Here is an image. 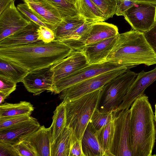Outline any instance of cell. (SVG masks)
Returning a JSON list of instances; mask_svg holds the SVG:
<instances>
[{
	"label": "cell",
	"instance_id": "4fadbf2b",
	"mask_svg": "<svg viewBox=\"0 0 156 156\" xmlns=\"http://www.w3.org/2000/svg\"><path fill=\"white\" fill-rule=\"evenodd\" d=\"M29 8L52 30L62 20L56 8L47 0H23Z\"/></svg>",
	"mask_w": 156,
	"mask_h": 156
},
{
	"label": "cell",
	"instance_id": "83f0119b",
	"mask_svg": "<svg viewBox=\"0 0 156 156\" xmlns=\"http://www.w3.org/2000/svg\"><path fill=\"white\" fill-rule=\"evenodd\" d=\"M114 121L108 123L96 131L99 142L108 156H112L110 152L114 132Z\"/></svg>",
	"mask_w": 156,
	"mask_h": 156
},
{
	"label": "cell",
	"instance_id": "3957f363",
	"mask_svg": "<svg viewBox=\"0 0 156 156\" xmlns=\"http://www.w3.org/2000/svg\"><path fill=\"white\" fill-rule=\"evenodd\" d=\"M107 61L122 65L129 69L140 64H156V55L142 32L131 30L118 35Z\"/></svg>",
	"mask_w": 156,
	"mask_h": 156
},
{
	"label": "cell",
	"instance_id": "60d3db41",
	"mask_svg": "<svg viewBox=\"0 0 156 156\" xmlns=\"http://www.w3.org/2000/svg\"><path fill=\"white\" fill-rule=\"evenodd\" d=\"M13 0H0V14L2 13Z\"/></svg>",
	"mask_w": 156,
	"mask_h": 156
},
{
	"label": "cell",
	"instance_id": "484cf974",
	"mask_svg": "<svg viewBox=\"0 0 156 156\" xmlns=\"http://www.w3.org/2000/svg\"><path fill=\"white\" fill-rule=\"evenodd\" d=\"M34 110L33 105L26 101H21L15 104L6 103L0 104V117L30 115Z\"/></svg>",
	"mask_w": 156,
	"mask_h": 156
},
{
	"label": "cell",
	"instance_id": "7c38bea8",
	"mask_svg": "<svg viewBox=\"0 0 156 156\" xmlns=\"http://www.w3.org/2000/svg\"><path fill=\"white\" fill-rule=\"evenodd\" d=\"M156 80V66L149 71L146 72L142 70L138 73L116 112L129 108L135 100L144 94L147 87Z\"/></svg>",
	"mask_w": 156,
	"mask_h": 156
},
{
	"label": "cell",
	"instance_id": "f6af8a7d",
	"mask_svg": "<svg viewBox=\"0 0 156 156\" xmlns=\"http://www.w3.org/2000/svg\"><path fill=\"white\" fill-rule=\"evenodd\" d=\"M154 115L155 116V117L156 119V103L155 105V112H154Z\"/></svg>",
	"mask_w": 156,
	"mask_h": 156
},
{
	"label": "cell",
	"instance_id": "d590c367",
	"mask_svg": "<svg viewBox=\"0 0 156 156\" xmlns=\"http://www.w3.org/2000/svg\"><path fill=\"white\" fill-rule=\"evenodd\" d=\"M38 39L45 43H48L55 39L54 33L47 27L39 26L37 30Z\"/></svg>",
	"mask_w": 156,
	"mask_h": 156
},
{
	"label": "cell",
	"instance_id": "d4e9b609",
	"mask_svg": "<svg viewBox=\"0 0 156 156\" xmlns=\"http://www.w3.org/2000/svg\"><path fill=\"white\" fill-rule=\"evenodd\" d=\"M52 122L50 127L51 135V145L62 133L66 125V115L65 102L58 105L53 112Z\"/></svg>",
	"mask_w": 156,
	"mask_h": 156
},
{
	"label": "cell",
	"instance_id": "d6986e66",
	"mask_svg": "<svg viewBox=\"0 0 156 156\" xmlns=\"http://www.w3.org/2000/svg\"><path fill=\"white\" fill-rule=\"evenodd\" d=\"M96 131L89 122L81 140L84 156H108L99 142Z\"/></svg>",
	"mask_w": 156,
	"mask_h": 156
},
{
	"label": "cell",
	"instance_id": "7a4b0ae2",
	"mask_svg": "<svg viewBox=\"0 0 156 156\" xmlns=\"http://www.w3.org/2000/svg\"><path fill=\"white\" fill-rule=\"evenodd\" d=\"M129 124L132 156H151L156 136V119L148 97L144 94L133 102Z\"/></svg>",
	"mask_w": 156,
	"mask_h": 156
},
{
	"label": "cell",
	"instance_id": "9a60e30c",
	"mask_svg": "<svg viewBox=\"0 0 156 156\" xmlns=\"http://www.w3.org/2000/svg\"><path fill=\"white\" fill-rule=\"evenodd\" d=\"M50 67L29 71L22 81L29 92L38 95L45 90L51 92L53 82L48 74Z\"/></svg>",
	"mask_w": 156,
	"mask_h": 156
},
{
	"label": "cell",
	"instance_id": "603a6c76",
	"mask_svg": "<svg viewBox=\"0 0 156 156\" xmlns=\"http://www.w3.org/2000/svg\"><path fill=\"white\" fill-rule=\"evenodd\" d=\"M85 21L79 14L62 20L57 27L53 30L55 39L63 41L72 33L82 25Z\"/></svg>",
	"mask_w": 156,
	"mask_h": 156
},
{
	"label": "cell",
	"instance_id": "f1b7e54d",
	"mask_svg": "<svg viewBox=\"0 0 156 156\" xmlns=\"http://www.w3.org/2000/svg\"><path fill=\"white\" fill-rule=\"evenodd\" d=\"M58 11L62 20L79 15L76 6L66 0H47Z\"/></svg>",
	"mask_w": 156,
	"mask_h": 156
},
{
	"label": "cell",
	"instance_id": "30bf717a",
	"mask_svg": "<svg viewBox=\"0 0 156 156\" xmlns=\"http://www.w3.org/2000/svg\"><path fill=\"white\" fill-rule=\"evenodd\" d=\"M89 65L82 51H74L51 66L48 70V74L53 84Z\"/></svg>",
	"mask_w": 156,
	"mask_h": 156
},
{
	"label": "cell",
	"instance_id": "6da1fadb",
	"mask_svg": "<svg viewBox=\"0 0 156 156\" xmlns=\"http://www.w3.org/2000/svg\"><path fill=\"white\" fill-rule=\"evenodd\" d=\"M73 51L58 40L46 43L42 41L28 44L0 48V58L29 71L50 67Z\"/></svg>",
	"mask_w": 156,
	"mask_h": 156
},
{
	"label": "cell",
	"instance_id": "cb8c5ba5",
	"mask_svg": "<svg viewBox=\"0 0 156 156\" xmlns=\"http://www.w3.org/2000/svg\"><path fill=\"white\" fill-rule=\"evenodd\" d=\"M29 71L6 60L0 58V76L16 83L22 82Z\"/></svg>",
	"mask_w": 156,
	"mask_h": 156
},
{
	"label": "cell",
	"instance_id": "1f68e13d",
	"mask_svg": "<svg viewBox=\"0 0 156 156\" xmlns=\"http://www.w3.org/2000/svg\"><path fill=\"white\" fill-rule=\"evenodd\" d=\"M30 115L0 117V130L34 119Z\"/></svg>",
	"mask_w": 156,
	"mask_h": 156
},
{
	"label": "cell",
	"instance_id": "4316f807",
	"mask_svg": "<svg viewBox=\"0 0 156 156\" xmlns=\"http://www.w3.org/2000/svg\"><path fill=\"white\" fill-rule=\"evenodd\" d=\"M72 130L66 127L51 145V156H69Z\"/></svg>",
	"mask_w": 156,
	"mask_h": 156
},
{
	"label": "cell",
	"instance_id": "e0dca14e",
	"mask_svg": "<svg viewBox=\"0 0 156 156\" xmlns=\"http://www.w3.org/2000/svg\"><path fill=\"white\" fill-rule=\"evenodd\" d=\"M39 26L31 22L22 29L0 41V48L21 45L42 41L38 39Z\"/></svg>",
	"mask_w": 156,
	"mask_h": 156
},
{
	"label": "cell",
	"instance_id": "836d02e7",
	"mask_svg": "<svg viewBox=\"0 0 156 156\" xmlns=\"http://www.w3.org/2000/svg\"><path fill=\"white\" fill-rule=\"evenodd\" d=\"M17 8L19 12L27 20L34 23L39 26L47 27L29 8L26 3H20L18 4Z\"/></svg>",
	"mask_w": 156,
	"mask_h": 156
},
{
	"label": "cell",
	"instance_id": "5b68a950",
	"mask_svg": "<svg viewBox=\"0 0 156 156\" xmlns=\"http://www.w3.org/2000/svg\"><path fill=\"white\" fill-rule=\"evenodd\" d=\"M137 73L127 69L111 79L101 88L97 108L101 112H116Z\"/></svg>",
	"mask_w": 156,
	"mask_h": 156
},
{
	"label": "cell",
	"instance_id": "44dd1931",
	"mask_svg": "<svg viewBox=\"0 0 156 156\" xmlns=\"http://www.w3.org/2000/svg\"><path fill=\"white\" fill-rule=\"evenodd\" d=\"M96 22L85 21L79 28L62 41L74 51H82L86 45L90 28Z\"/></svg>",
	"mask_w": 156,
	"mask_h": 156
},
{
	"label": "cell",
	"instance_id": "d6a6232c",
	"mask_svg": "<svg viewBox=\"0 0 156 156\" xmlns=\"http://www.w3.org/2000/svg\"><path fill=\"white\" fill-rule=\"evenodd\" d=\"M14 146L19 156H39L35 147L27 140H24Z\"/></svg>",
	"mask_w": 156,
	"mask_h": 156
},
{
	"label": "cell",
	"instance_id": "277c9868",
	"mask_svg": "<svg viewBox=\"0 0 156 156\" xmlns=\"http://www.w3.org/2000/svg\"><path fill=\"white\" fill-rule=\"evenodd\" d=\"M101 88L75 99L64 101L66 127L70 129L79 140H81L92 116L97 108Z\"/></svg>",
	"mask_w": 156,
	"mask_h": 156
},
{
	"label": "cell",
	"instance_id": "7bdbcfd3",
	"mask_svg": "<svg viewBox=\"0 0 156 156\" xmlns=\"http://www.w3.org/2000/svg\"><path fill=\"white\" fill-rule=\"evenodd\" d=\"M69 3L73 4L76 6L77 0H66Z\"/></svg>",
	"mask_w": 156,
	"mask_h": 156
},
{
	"label": "cell",
	"instance_id": "8d00e7d4",
	"mask_svg": "<svg viewBox=\"0 0 156 156\" xmlns=\"http://www.w3.org/2000/svg\"><path fill=\"white\" fill-rule=\"evenodd\" d=\"M16 83L6 78L0 76V92L8 97L16 89Z\"/></svg>",
	"mask_w": 156,
	"mask_h": 156
},
{
	"label": "cell",
	"instance_id": "ffe728a7",
	"mask_svg": "<svg viewBox=\"0 0 156 156\" xmlns=\"http://www.w3.org/2000/svg\"><path fill=\"white\" fill-rule=\"evenodd\" d=\"M119 34L117 27L114 24L104 21L96 22L90 28L86 45L115 36Z\"/></svg>",
	"mask_w": 156,
	"mask_h": 156
},
{
	"label": "cell",
	"instance_id": "5bb4252c",
	"mask_svg": "<svg viewBox=\"0 0 156 156\" xmlns=\"http://www.w3.org/2000/svg\"><path fill=\"white\" fill-rule=\"evenodd\" d=\"M40 125L34 119L0 130V141L15 145L36 131Z\"/></svg>",
	"mask_w": 156,
	"mask_h": 156
},
{
	"label": "cell",
	"instance_id": "ab89813d",
	"mask_svg": "<svg viewBox=\"0 0 156 156\" xmlns=\"http://www.w3.org/2000/svg\"><path fill=\"white\" fill-rule=\"evenodd\" d=\"M19 156L14 146L0 141V156Z\"/></svg>",
	"mask_w": 156,
	"mask_h": 156
},
{
	"label": "cell",
	"instance_id": "9c48e42d",
	"mask_svg": "<svg viewBox=\"0 0 156 156\" xmlns=\"http://www.w3.org/2000/svg\"><path fill=\"white\" fill-rule=\"evenodd\" d=\"M123 16L133 30L143 33L156 23V5L139 2L126 11Z\"/></svg>",
	"mask_w": 156,
	"mask_h": 156
},
{
	"label": "cell",
	"instance_id": "8fae6325",
	"mask_svg": "<svg viewBox=\"0 0 156 156\" xmlns=\"http://www.w3.org/2000/svg\"><path fill=\"white\" fill-rule=\"evenodd\" d=\"M14 0L0 14V41L30 24L31 21L20 12Z\"/></svg>",
	"mask_w": 156,
	"mask_h": 156
},
{
	"label": "cell",
	"instance_id": "b9f144b4",
	"mask_svg": "<svg viewBox=\"0 0 156 156\" xmlns=\"http://www.w3.org/2000/svg\"><path fill=\"white\" fill-rule=\"evenodd\" d=\"M8 96L5 94L0 92V104L2 103L5 99Z\"/></svg>",
	"mask_w": 156,
	"mask_h": 156
},
{
	"label": "cell",
	"instance_id": "4dcf8cb0",
	"mask_svg": "<svg viewBox=\"0 0 156 156\" xmlns=\"http://www.w3.org/2000/svg\"><path fill=\"white\" fill-rule=\"evenodd\" d=\"M101 10L105 20L115 15L118 0H91Z\"/></svg>",
	"mask_w": 156,
	"mask_h": 156
},
{
	"label": "cell",
	"instance_id": "f35d334b",
	"mask_svg": "<svg viewBox=\"0 0 156 156\" xmlns=\"http://www.w3.org/2000/svg\"><path fill=\"white\" fill-rule=\"evenodd\" d=\"M84 156L83 151L81 140H79L72 131L69 156Z\"/></svg>",
	"mask_w": 156,
	"mask_h": 156
},
{
	"label": "cell",
	"instance_id": "e575fe53",
	"mask_svg": "<svg viewBox=\"0 0 156 156\" xmlns=\"http://www.w3.org/2000/svg\"><path fill=\"white\" fill-rule=\"evenodd\" d=\"M142 2H148L146 0H118L115 15L117 16H123L124 13L128 9L136 4Z\"/></svg>",
	"mask_w": 156,
	"mask_h": 156
},
{
	"label": "cell",
	"instance_id": "ee69618b",
	"mask_svg": "<svg viewBox=\"0 0 156 156\" xmlns=\"http://www.w3.org/2000/svg\"><path fill=\"white\" fill-rule=\"evenodd\" d=\"M148 2L156 5V0H146Z\"/></svg>",
	"mask_w": 156,
	"mask_h": 156
},
{
	"label": "cell",
	"instance_id": "f546056e",
	"mask_svg": "<svg viewBox=\"0 0 156 156\" xmlns=\"http://www.w3.org/2000/svg\"><path fill=\"white\" fill-rule=\"evenodd\" d=\"M117 112L115 111L101 112L97 108L94 112L89 122L97 130L108 123L113 121Z\"/></svg>",
	"mask_w": 156,
	"mask_h": 156
},
{
	"label": "cell",
	"instance_id": "7402d4cb",
	"mask_svg": "<svg viewBox=\"0 0 156 156\" xmlns=\"http://www.w3.org/2000/svg\"><path fill=\"white\" fill-rule=\"evenodd\" d=\"M76 6L79 15L86 21L95 22L105 21L102 11L91 0H77Z\"/></svg>",
	"mask_w": 156,
	"mask_h": 156
},
{
	"label": "cell",
	"instance_id": "74e56055",
	"mask_svg": "<svg viewBox=\"0 0 156 156\" xmlns=\"http://www.w3.org/2000/svg\"><path fill=\"white\" fill-rule=\"evenodd\" d=\"M143 33L147 43L156 55V23L149 30Z\"/></svg>",
	"mask_w": 156,
	"mask_h": 156
},
{
	"label": "cell",
	"instance_id": "ba28073f",
	"mask_svg": "<svg viewBox=\"0 0 156 156\" xmlns=\"http://www.w3.org/2000/svg\"><path fill=\"white\" fill-rule=\"evenodd\" d=\"M130 116L129 108L117 113L114 121V132L110 152L112 156H132L129 141Z\"/></svg>",
	"mask_w": 156,
	"mask_h": 156
},
{
	"label": "cell",
	"instance_id": "52a82bcc",
	"mask_svg": "<svg viewBox=\"0 0 156 156\" xmlns=\"http://www.w3.org/2000/svg\"><path fill=\"white\" fill-rule=\"evenodd\" d=\"M127 67L109 71L88 79L61 92L59 97L62 101L74 100L102 88L109 81L124 73Z\"/></svg>",
	"mask_w": 156,
	"mask_h": 156
},
{
	"label": "cell",
	"instance_id": "ac0fdd59",
	"mask_svg": "<svg viewBox=\"0 0 156 156\" xmlns=\"http://www.w3.org/2000/svg\"><path fill=\"white\" fill-rule=\"evenodd\" d=\"M51 135L50 127L40 126L26 139L35 147L39 156H51Z\"/></svg>",
	"mask_w": 156,
	"mask_h": 156
},
{
	"label": "cell",
	"instance_id": "8992f818",
	"mask_svg": "<svg viewBox=\"0 0 156 156\" xmlns=\"http://www.w3.org/2000/svg\"><path fill=\"white\" fill-rule=\"evenodd\" d=\"M125 67H127L107 61L102 63L89 64L54 83L51 92L55 94H59L63 90L83 81L103 73Z\"/></svg>",
	"mask_w": 156,
	"mask_h": 156
},
{
	"label": "cell",
	"instance_id": "2e32d148",
	"mask_svg": "<svg viewBox=\"0 0 156 156\" xmlns=\"http://www.w3.org/2000/svg\"><path fill=\"white\" fill-rule=\"evenodd\" d=\"M118 35L85 46L82 52L89 64L107 61V57L117 41Z\"/></svg>",
	"mask_w": 156,
	"mask_h": 156
}]
</instances>
